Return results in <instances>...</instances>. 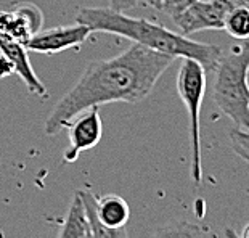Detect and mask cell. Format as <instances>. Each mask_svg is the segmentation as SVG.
Listing matches in <instances>:
<instances>
[{
  "instance_id": "1",
  "label": "cell",
  "mask_w": 249,
  "mask_h": 238,
  "mask_svg": "<svg viewBox=\"0 0 249 238\" xmlns=\"http://www.w3.org/2000/svg\"><path fill=\"white\" fill-rule=\"evenodd\" d=\"M176 58L145 45H130L109 60L89 63L70 92L58 100L45 121V134L56 135L77 114L108 103H139L145 100Z\"/></svg>"
},
{
  "instance_id": "2",
  "label": "cell",
  "mask_w": 249,
  "mask_h": 238,
  "mask_svg": "<svg viewBox=\"0 0 249 238\" xmlns=\"http://www.w3.org/2000/svg\"><path fill=\"white\" fill-rule=\"evenodd\" d=\"M77 23L86 24L92 33H108L134 40L135 44L161 52L174 58H192L213 73L222 56V49L214 44H201L190 40L187 36L174 33L162 24L145 18H132L113 8H81L76 17Z\"/></svg>"
},
{
  "instance_id": "3",
  "label": "cell",
  "mask_w": 249,
  "mask_h": 238,
  "mask_svg": "<svg viewBox=\"0 0 249 238\" xmlns=\"http://www.w3.org/2000/svg\"><path fill=\"white\" fill-rule=\"evenodd\" d=\"M213 100L238 129L249 130V39L231 45L215 66Z\"/></svg>"
},
{
  "instance_id": "4",
  "label": "cell",
  "mask_w": 249,
  "mask_h": 238,
  "mask_svg": "<svg viewBox=\"0 0 249 238\" xmlns=\"http://www.w3.org/2000/svg\"><path fill=\"white\" fill-rule=\"evenodd\" d=\"M206 91V71L196 60L182 58V66L177 74V92L188 111L190 148H192V169L190 177L196 185L203 182V161H201V103Z\"/></svg>"
},
{
  "instance_id": "5",
  "label": "cell",
  "mask_w": 249,
  "mask_h": 238,
  "mask_svg": "<svg viewBox=\"0 0 249 238\" xmlns=\"http://www.w3.org/2000/svg\"><path fill=\"white\" fill-rule=\"evenodd\" d=\"M231 7L225 0H196L172 21L183 36L206 29H224Z\"/></svg>"
},
{
  "instance_id": "6",
  "label": "cell",
  "mask_w": 249,
  "mask_h": 238,
  "mask_svg": "<svg viewBox=\"0 0 249 238\" xmlns=\"http://www.w3.org/2000/svg\"><path fill=\"white\" fill-rule=\"evenodd\" d=\"M66 128L70 130V146L63 153V161L74 163L82 151L95 148L102 140L103 124L98 107L77 114Z\"/></svg>"
},
{
  "instance_id": "7",
  "label": "cell",
  "mask_w": 249,
  "mask_h": 238,
  "mask_svg": "<svg viewBox=\"0 0 249 238\" xmlns=\"http://www.w3.org/2000/svg\"><path fill=\"white\" fill-rule=\"evenodd\" d=\"M90 34H92L90 28L82 23H76L74 26H58L45 31L40 29L26 42V49L45 55H53L82 45Z\"/></svg>"
},
{
  "instance_id": "8",
  "label": "cell",
  "mask_w": 249,
  "mask_h": 238,
  "mask_svg": "<svg viewBox=\"0 0 249 238\" xmlns=\"http://www.w3.org/2000/svg\"><path fill=\"white\" fill-rule=\"evenodd\" d=\"M42 23V12L34 3H21L10 12H0V33L24 45L36 33H39Z\"/></svg>"
},
{
  "instance_id": "9",
  "label": "cell",
  "mask_w": 249,
  "mask_h": 238,
  "mask_svg": "<svg viewBox=\"0 0 249 238\" xmlns=\"http://www.w3.org/2000/svg\"><path fill=\"white\" fill-rule=\"evenodd\" d=\"M0 52H2V54L13 63L15 73H17L18 76L23 79V82L26 84L28 91L31 93L45 97V95H47L45 86L40 82V79L37 77V74L34 73L33 66H31L26 45L21 44V42H18V40L12 39V37H8V36L0 33Z\"/></svg>"
},
{
  "instance_id": "10",
  "label": "cell",
  "mask_w": 249,
  "mask_h": 238,
  "mask_svg": "<svg viewBox=\"0 0 249 238\" xmlns=\"http://www.w3.org/2000/svg\"><path fill=\"white\" fill-rule=\"evenodd\" d=\"M95 213L102 224L108 227H125L130 218V208L127 201L119 195H105L97 198Z\"/></svg>"
},
{
  "instance_id": "11",
  "label": "cell",
  "mask_w": 249,
  "mask_h": 238,
  "mask_svg": "<svg viewBox=\"0 0 249 238\" xmlns=\"http://www.w3.org/2000/svg\"><path fill=\"white\" fill-rule=\"evenodd\" d=\"M58 238H93L92 227H90L86 208H84L79 192L74 195Z\"/></svg>"
},
{
  "instance_id": "12",
  "label": "cell",
  "mask_w": 249,
  "mask_h": 238,
  "mask_svg": "<svg viewBox=\"0 0 249 238\" xmlns=\"http://www.w3.org/2000/svg\"><path fill=\"white\" fill-rule=\"evenodd\" d=\"M79 195H81L84 208H86L93 238H129L125 227H108L102 224V220L97 218V213H95L97 197L92 192H89V190H79Z\"/></svg>"
},
{
  "instance_id": "13",
  "label": "cell",
  "mask_w": 249,
  "mask_h": 238,
  "mask_svg": "<svg viewBox=\"0 0 249 238\" xmlns=\"http://www.w3.org/2000/svg\"><path fill=\"white\" fill-rule=\"evenodd\" d=\"M224 29L233 39L246 40L249 39V10L248 8H231L225 18Z\"/></svg>"
},
{
  "instance_id": "14",
  "label": "cell",
  "mask_w": 249,
  "mask_h": 238,
  "mask_svg": "<svg viewBox=\"0 0 249 238\" xmlns=\"http://www.w3.org/2000/svg\"><path fill=\"white\" fill-rule=\"evenodd\" d=\"M153 238H203V229L188 220H174L158 229Z\"/></svg>"
},
{
  "instance_id": "15",
  "label": "cell",
  "mask_w": 249,
  "mask_h": 238,
  "mask_svg": "<svg viewBox=\"0 0 249 238\" xmlns=\"http://www.w3.org/2000/svg\"><path fill=\"white\" fill-rule=\"evenodd\" d=\"M230 146L231 150L249 165V130L233 129L230 130Z\"/></svg>"
},
{
  "instance_id": "16",
  "label": "cell",
  "mask_w": 249,
  "mask_h": 238,
  "mask_svg": "<svg viewBox=\"0 0 249 238\" xmlns=\"http://www.w3.org/2000/svg\"><path fill=\"white\" fill-rule=\"evenodd\" d=\"M196 0H161V10L166 12L172 19L182 15L190 5H193Z\"/></svg>"
},
{
  "instance_id": "17",
  "label": "cell",
  "mask_w": 249,
  "mask_h": 238,
  "mask_svg": "<svg viewBox=\"0 0 249 238\" xmlns=\"http://www.w3.org/2000/svg\"><path fill=\"white\" fill-rule=\"evenodd\" d=\"M108 2H109V8L116 10V12H125V10L137 7L142 0H108Z\"/></svg>"
},
{
  "instance_id": "18",
  "label": "cell",
  "mask_w": 249,
  "mask_h": 238,
  "mask_svg": "<svg viewBox=\"0 0 249 238\" xmlns=\"http://www.w3.org/2000/svg\"><path fill=\"white\" fill-rule=\"evenodd\" d=\"M15 73V66L13 63L5 56L2 52H0V79H5L8 77L10 74Z\"/></svg>"
},
{
  "instance_id": "19",
  "label": "cell",
  "mask_w": 249,
  "mask_h": 238,
  "mask_svg": "<svg viewBox=\"0 0 249 238\" xmlns=\"http://www.w3.org/2000/svg\"><path fill=\"white\" fill-rule=\"evenodd\" d=\"M225 237L227 238H249V224L243 229L241 235H238L233 229H225Z\"/></svg>"
},
{
  "instance_id": "20",
  "label": "cell",
  "mask_w": 249,
  "mask_h": 238,
  "mask_svg": "<svg viewBox=\"0 0 249 238\" xmlns=\"http://www.w3.org/2000/svg\"><path fill=\"white\" fill-rule=\"evenodd\" d=\"M227 3L230 5L231 8H248L249 10V0H225Z\"/></svg>"
},
{
  "instance_id": "21",
  "label": "cell",
  "mask_w": 249,
  "mask_h": 238,
  "mask_svg": "<svg viewBox=\"0 0 249 238\" xmlns=\"http://www.w3.org/2000/svg\"><path fill=\"white\" fill-rule=\"evenodd\" d=\"M143 2H146L150 7H155L158 10H161V0H143Z\"/></svg>"
}]
</instances>
